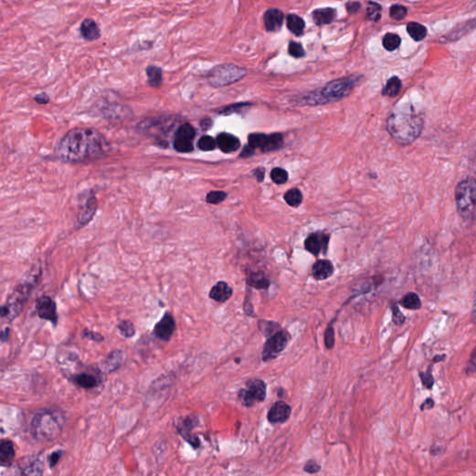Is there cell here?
<instances>
[{"label": "cell", "mask_w": 476, "mask_h": 476, "mask_svg": "<svg viewBox=\"0 0 476 476\" xmlns=\"http://www.w3.org/2000/svg\"><path fill=\"white\" fill-rule=\"evenodd\" d=\"M109 150V142L99 131L90 127H79L62 137L54 154L62 162L86 163L104 158Z\"/></svg>", "instance_id": "obj_1"}, {"label": "cell", "mask_w": 476, "mask_h": 476, "mask_svg": "<svg viewBox=\"0 0 476 476\" xmlns=\"http://www.w3.org/2000/svg\"><path fill=\"white\" fill-rule=\"evenodd\" d=\"M387 130L397 142L407 145L420 137L423 130V118L409 108L396 111L389 116Z\"/></svg>", "instance_id": "obj_2"}, {"label": "cell", "mask_w": 476, "mask_h": 476, "mask_svg": "<svg viewBox=\"0 0 476 476\" xmlns=\"http://www.w3.org/2000/svg\"><path fill=\"white\" fill-rule=\"evenodd\" d=\"M65 419L62 411L44 408L35 413L30 425V432L35 440L53 442L62 433Z\"/></svg>", "instance_id": "obj_3"}, {"label": "cell", "mask_w": 476, "mask_h": 476, "mask_svg": "<svg viewBox=\"0 0 476 476\" xmlns=\"http://www.w3.org/2000/svg\"><path fill=\"white\" fill-rule=\"evenodd\" d=\"M355 84L356 79L353 77L335 80L328 83L320 90H316L309 93L307 96H303L302 100L305 104L310 106L333 103L349 95L354 88Z\"/></svg>", "instance_id": "obj_4"}, {"label": "cell", "mask_w": 476, "mask_h": 476, "mask_svg": "<svg viewBox=\"0 0 476 476\" xmlns=\"http://www.w3.org/2000/svg\"><path fill=\"white\" fill-rule=\"evenodd\" d=\"M455 200L462 220L476 224V180L468 178L461 181L455 190Z\"/></svg>", "instance_id": "obj_5"}, {"label": "cell", "mask_w": 476, "mask_h": 476, "mask_svg": "<svg viewBox=\"0 0 476 476\" xmlns=\"http://www.w3.org/2000/svg\"><path fill=\"white\" fill-rule=\"evenodd\" d=\"M33 289V285L31 282H24L17 287L10 293L9 298L7 299L6 303L1 307L0 315L1 317L7 318L9 321L14 320L17 318L28 301L30 297V293Z\"/></svg>", "instance_id": "obj_6"}, {"label": "cell", "mask_w": 476, "mask_h": 476, "mask_svg": "<svg viewBox=\"0 0 476 476\" xmlns=\"http://www.w3.org/2000/svg\"><path fill=\"white\" fill-rule=\"evenodd\" d=\"M247 74V70L234 64H222L212 69L208 75L209 83L213 87H223L235 83Z\"/></svg>", "instance_id": "obj_7"}, {"label": "cell", "mask_w": 476, "mask_h": 476, "mask_svg": "<svg viewBox=\"0 0 476 476\" xmlns=\"http://www.w3.org/2000/svg\"><path fill=\"white\" fill-rule=\"evenodd\" d=\"M247 388L241 389L238 393V398L243 406H252L255 403H261L266 398V383L259 379L247 380Z\"/></svg>", "instance_id": "obj_8"}, {"label": "cell", "mask_w": 476, "mask_h": 476, "mask_svg": "<svg viewBox=\"0 0 476 476\" xmlns=\"http://www.w3.org/2000/svg\"><path fill=\"white\" fill-rule=\"evenodd\" d=\"M290 341L291 335L288 331L285 330H279L272 337H270L264 347V361L267 362L276 358L277 355L286 349Z\"/></svg>", "instance_id": "obj_9"}, {"label": "cell", "mask_w": 476, "mask_h": 476, "mask_svg": "<svg viewBox=\"0 0 476 476\" xmlns=\"http://www.w3.org/2000/svg\"><path fill=\"white\" fill-rule=\"evenodd\" d=\"M35 309L39 318L50 321L53 326H57L59 317L55 301L48 295H42L35 300Z\"/></svg>", "instance_id": "obj_10"}, {"label": "cell", "mask_w": 476, "mask_h": 476, "mask_svg": "<svg viewBox=\"0 0 476 476\" xmlns=\"http://www.w3.org/2000/svg\"><path fill=\"white\" fill-rule=\"evenodd\" d=\"M176 330V322L170 313H165L154 326V334L160 341L169 342Z\"/></svg>", "instance_id": "obj_11"}, {"label": "cell", "mask_w": 476, "mask_h": 476, "mask_svg": "<svg viewBox=\"0 0 476 476\" xmlns=\"http://www.w3.org/2000/svg\"><path fill=\"white\" fill-rule=\"evenodd\" d=\"M329 242V236L323 232H317L311 234L307 237L304 242V247L306 250L313 255L318 256L321 251L327 250V246Z\"/></svg>", "instance_id": "obj_12"}, {"label": "cell", "mask_w": 476, "mask_h": 476, "mask_svg": "<svg viewBox=\"0 0 476 476\" xmlns=\"http://www.w3.org/2000/svg\"><path fill=\"white\" fill-rule=\"evenodd\" d=\"M198 422L197 419L194 416H188L185 419H184L180 423L178 424V432L184 437L185 441L188 442L190 445H192L194 448H199L200 441L198 437L193 435L191 432L194 427L197 425Z\"/></svg>", "instance_id": "obj_13"}, {"label": "cell", "mask_w": 476, "mask_h": 476, "mask_svg": "<svg viewBox=\"0 0 476 476\" xmlns=\"http://www.w3.org/2000/svg\"><path fill=\"white\" fill-rule=\"evenodd\" d=\"M291 414V407L284 401H277L271 406L268 412V421L272 424L286 423Z\"/></svg>", "instance_id": "obj_14"}, {"label": "cell", "mask_w": 476, "mask_h": 476, "mask_svg": "<svg viewBox=\"0 0 476 476\" xmlns=\"http://www.w3.org/2000/svg\"><path fill=\"white\" fill-rule=\"evenodd\" d=\"M97 199L95 194L92 193L88 196L86 202L80 209L79 213L78 216V221L80 227L87 225L89 221H91L97 212Z\"/></svg>", "instance_id": "obj_15"}, {"label": "cell", "mask_w": 476, "mask_h": 476, "mask_svg": "<svg viewBox=\"0 0 476 476\" xmlns=\"http://www.w3.org/2000/svg\"><path fill=\"white\" fill-rule=\"evenodd\" d=\"M80 34L85 40L94 41L101 37V30L93 19L87 18L81 23Z\"/></svg>", "instance_id": "obj_16"}, {"label": "cell", "mask_w": 476, "mask_h": 476, "mask_svg": "<svg viewBox=\"0 0 476 476\" xmlns=\"http://www.w3.org/2000/svg\"><path fill=\"white\" fill-rule=\"evenodd\" d=\"M123 352L115 350L109 353L101 363V370L104 373H111L117 370L122 364Z\"/></svg>", "instance_id": "obj_17"}, {"label": "cell", "mask_w": 476, "mask_h": 476, "mask_svg": "<svg viewBox=\"0 0 476 476\" xmlns=\"http://www.w3.org/2000/svg\"><path fill=\"white\" fill-rule=\"evenodd\" d=\"M284 14L277 9H268L264 14V26L267 31L273 32L282 26Z\"/></svg>", "instance_id": "obj_18"}, {"label": "cell", "mask_w": 476, "mask_h": 476, "mask_svg": "<svg viewBox=\"0 0 476 476\" xmlns=\"http://www.w3.org/2000/svg\"><path fill=\"white\" fill-rule=\"evenodd\" d=\"M334 272V267L331 262L327 260H319L313 266V276L317 280H326Z\"/></svg>", "instance_id": "obj_19"}, {"label": "cell", "mask_w": 476, "mask_h": 476, "mask_svg": "<svg viewBox=\"0 0 476 476\" xmlns=\"http://www.w3.org/2000/svg\"><path fill=\"white\" fill-rule=\"evenodd\" d=\"M233 295V290L227 283L218 282L212 287L210 292V298L218 302H225L229 300Z\"/></svg>", "instance_id": "obj_20"}, {"label": "cell", "mask_w": 476, "mask_h": 476, "mask_svg": "<svg viewBox=\"0 0 476 476\" xmlns=\"http://www.w3.org/2000/svg\"><path fill=\"white\" fill-rule=\"evenodd\" d=\"M216 141L217 145L224 153L235 152L240 147V141L238 138L229 133H221L218 135Z\"/></svg>", "instance_id": "obj_21"}, {"label": "cell", "mask_w": 476, "mask_h": 476, "mask_svg": "<svg viewBox=\"0 0 476 476\" xmlns=\"http://www.w3.org/2000/svg\"><path fill=\"white\" fill-rule=\"evenodd\" d=\"M15 458L14 445L10 440H2L0 443V462L2 466H9Z\"/></svg>", "instance_id": "obj_22"}, {"label": "cell", "mask_w": 476, "mask_h": 476, "mask_svg": "<svg viewBox=\"0 0 476 476\" xmlns=\"http://www.w3.org/2000/svg\"><path fill=\"white\" fill-rule=\"evenodd\" d=\"M73 382L83 389H93L97 387L99 380L97 378L89 373L82 372L76 374L72 377Z\"/></svg>", "instance_id": "obj_23"}, {"label": "cell", "mask_w": 476, "mask_h": 476, "mask_svg": "<svg viewBox=\"0 0 476 476\" xmlns=\"http://www.w3.org/2000/svg\"><path fill=\"white\" fill-rule=\"evenodd\" d=\"M247 281L250 287L257 290H267L271 284L264 272L247 273Z\"/></svg>", "instance_id": "obj_24"}, {"label": "cell", "mask_w": 476, "mask_h": 476, "mask_svg": "<svg viewBox=\"0 0 476 476\" xmlns=\"http://www.w3.org/2000/svg\"><path fill=\"white\" fill-rule=\"evenodd\" d=\"M335 17L336 10L334 9H331V8L316 9L313 12L314 22L317 26L328 25L335 19Z\"/></svg>", "instance_id": "obj_25"}, {"label": "cell", "mask_w": 476, "mask_h": 476, "mask_svg": "<svg viewBox=\"0 0 476 476\" xmlns=\"http://www.w3.org/2000/svg\"><path fill=\"white\" fill-rule=\"evenodd\" d=\"M147 82L152 88H159L163 81V72L162 69L157 65H149L146 68Z\"/></svg>", "instance_id": "obj_26"}, {"label": "cell", "mask_w": 476, "mask_h": 476, "mask_svg": "<svg viewBox=\"0 0 476 476\" xmlns=\"http://www.w3.org/2000/svg\"><path fill=\"white\" fill-rule=\"evenodd\" d=\"M269 142L270 136H267L264 133H253L248 137V145L252 148H261L262 150L269 151Z\"/></svg>", "instance_id": "obj_27"}, {"label": "cell", "mask_w": 476, "mask_h": 476, "mask_svg": "<svg viewBox=\"0 0 476 476\" xmlns=\"http://www.w3.org/2000/svg\"><path fill=\"white\" fill-rule=\"evenodd\" d=\"M287 26L288 28L291 30L294 35H302L304 28H305V23L304 21L299 17L298 15L295 14H290L287 18Z\"/></svg>", "instance_id": "obj_28"}, {"label": "cell", "mask_w": 476, "mask_h": 476, "mask_svg": "<svg viewBox=\"0 0 476 476\" xmlns=\"http://www.w3.org/2000/svg\"><path fill=\"white\" fill-rule=\"evenodd\" d=\"M400 304L402 305V307L407 310H419L423 305L419 295L414 292H409L406 294L400 300Z\"/></svg>", "instance_id": "obj_29"}, {"label": "cell", "mask_w": 476, "mask_h": 476, "mask_svg": "<svg viewBox=\"0 0 476 476\" xmlns=\"http://www.w3.org/2000/svg\"><path fill=\"white\" fill-rule=\"evenodd\" d=\"M408 35H410L416 41H422L427 35V29L419 23H409L406 26Z\"/></svg>", "instance_id": "obj_30"}, {"label": "cell", "mask_w": 476, "mask_h": 476, "mask_svg": "<svg viewBox=\"0 0 476 476\" xmlns=\"http://www.w3.org/2000/svg\"><path fill=\"white\" fill-rule=\"evenodd\" d=\"M44 463L40 459H35L22 472V476H43Z\"/></svg>", "instance_id": "obj_31"}, {"label": "cell", "mask_w": 476, "mask_h": 476, "mask_svg": "<svg viewBox=\"0 0 476 476\" xmlns=\"http://www.w3.org/2000/svg\"><path fill=\"white\" fill-rule=\"evenodd\" d=\"M402 88V82L397 77H393L392 79L387 81L386 86L383 88V95H386L389 97H396L397 94L400 92Z\"/></svg>", "instance_id": "obj_32"}, {"label": "cell", "mask_w": 476, "mask_h": 476, "mask_svg": "<svg viewBox=\"0 0 476 476\" xmlns=\"http://www.w3.org/2000/svg\"><path fill=\"white\" fill-rule=\"evenodd\" d=\"M117 329L119 330L120 335L125 339H131L136 334L135 326L130 320H122L117 324Z\"/></svg>", "instance_id": "obj_33"}, {"label": "cell", "mask_w": 476, "mask_h": 476, "mask_svg": "<svg viewBox=\"0 0 476 476\" xmlns=\"http://www.w3.org/2000/svg\"><path fill=\"white\" fill-rule=\"evenodd\" d=\"M285 200L291 207L297 208L302 202V194L299 189L293 188L286 193Z\"/></svg>", "instance_id": "obj_34"}, {"label": "cell", "mask_w": 476, "mask_h": 476, "mask_svg": "<svg viewBox=\"0 0 476 476\" xmlns=\"http://www.w3.org/2000/svg\"><path fill=\"white\" fill-rule=\"evenodd\" d=\"M382 44L387 51L393 52L399 48V46L401 44V38L398 35L389 33L383 37Z\"/></svg>", "instance_id": "obj_35"}, {"label": "cell", "mask_w": 476, "mask_h": 476, "mask_svg": "<svg viewBox=\"0 0 476 476\" xmlns=\"http://www.w3.org/2000/svg\"><path fill=\"white\" fill-rule=\"evenodd\" d=\"M194 136H195V130H194V127L190 124L185 123L183 124L181 127H179V129L177 130L175 137L192 141L194 139Z\"/></svg>", "instance_id": "obj_36"}, {"label": "cell", "mask_w": 476, "mask_h": 476, "mask_svg": "<svg viewBox=\"0 0 476 476\" xmlns=\"http://www.w3.org/2000/svg\"><path fill=\"white\" fill-rule=\"evenodd\" d=\"M173 147L177 152L184 153V154L190 153V152L194 150V145H193L192 141L183 139V138H177V137H175L174 141H173Z\"/></svg>", "instance_id": "obj_37"}, {"label": "cell", "mask_w": 476, "mask_h": 476, "mask_svg": "<svg viewBox=\"0 0 476 476\" xmlns=\"http://www.w3.org/2000/svg\"><path fill=\"white\" fill-rule=\"evenodd\" d=\"M381 17V7L378 3L370 2L367 8V18L373 22H378Z\"/></svg>", "instance_id": "obj_38"}, {"label": "cell", "mask_w": 476, "mask_h": 476, "mask_svg": "<svg viewBox=\"0 0 476 476\" xmlns=\"http://www.w3.org/2000/svg\"><path fill=\"white\" fill-rule=\"evenodd\" d=\"M271 178L273 183L276 185H284L289 179L288 172L281 168H273L271 173Z\"/></svg>", "instance_id": "obj_39"}, {"label": "cell", "mask_w": 476, "mask_h": 476, "mask_svg": "<svg viewBox=\"0 0 476 476\" xmlns=\"http://www.w3.org/2000/svg\"><path fill=\"white\" fill-rule=\"evenodd\" d=\"M226 197H227V194L222 191H212L207 194L206 201L209 204L217 205L224 201Z\"/></svg>", "instance_id": "obj_40"}, {"label": "cell", "mask_w": 476, "mask_h": 476, "mask_svg": "<svg viewBox=\"0 0 476 476\" xmlns=\"http://www.w3.org/2000/svg\"><path fill=\"white\" fill-rule=\"evenodd\" d=\"M197 145H198V148L200 150L208 152V151H212L215 149V147L217 145V141H215L211 136H203L198 141Z\"/></svg>", "instance_id": "obj_41"}, {"label": "cell", "mask_w": 476, "mask_h": 476, "mask_svg": "<svg viewBox=\"0 0 476 476\" xmlns=\"http://www.w3.org/2000/svg\"><path fill=\"white\" fill-rule=\"evenodd\" d=\"M407 14V9L402 5H393L390 9V16L394 20L400 21L406 17Z\"/></svg>", "instance_id": "obj_42"}, {"label": "cell", "mask_w": 476, "mask_h": 476, "mask_svg": "<svg viewBox=\"0 0 476 476\" xmlns=\"http://www.w3.org/2000/svg\"><path fill=\"white\" fill-rule=\"evenodd\" d=\"M432 366H430L428 370L426 372H420V378L422 379V382L423 384L424 387L428 390H431L434 384V379L432 377Z\"/></svg>", "instance_id": "obj_43"}, {"label": "cell", "mask_w": 476, "mask_h": 476, "mask_svg": "<svg viewBox=\"0 0 476 476\" xmlns=\"http://www.w3.org/2000/svg\"><path fill=\"white\" fill-rule=\"evenodd\" d=\"M260 326L263 329L264 334L266 337H270V336L272 337L273 334H275L277 331L280 330V326H278L276 323H273V322H264V324H263V322L261 321Z\"/></svg>", "instance_id": "obj_44"}, {"label": "cell", "mask_w": 476, "mask_h": 476, "mask_svg": "<svg viewBox=\"0 0 476 476\" xmlns=\"http://www.w3.org/2000/svg\"><path fill=\"white\" fill-rule=\"evenodd\" d=\"M392 313H393V321H394V323L397 326H402L405 323V321H406V317H404V315L402 314V312L399 310L397 304H393L392 305Z\"/></svg>", "instance_id": "obj_45"}, {"label": "cell", "mask_w": 476, "mask_h": 476, "mask_svg": "<svg viewBox=\"0 0 476 476\" xmlns=\"http://www.w3.org/2000/svg\"><path fill=\"white\" fill-rule=\"evenodd\" d=\"M82 337L85 338V339H88L89 341H92L94 343H103L105 341V337L98 333V332H94L93 330H89V329H84L83 332H82Z\"/></svg>", "instance_id": "obj_46"}, {"label": "cell", "mask_w": 476, "mask_h": 476, "mask_svg": "<svg viewBox=\"0 0 476 476\" xmlns=\"http://www.w3.org/2000/svg\"><path fill=\"white\" fill-rule=\"evenodd\" d=\"M289 52H290L291 56H293L295 58H301L305 54L302 46L300 43H297V42H291L290 43Z\"/></svg>", "instance_id": "obj_47"}, {"label": "cell", "mask_w": 476, "mask_h": 476, "mask_svg": "<svg viewBox=\"0 0 476 476\" xmlns=\"http://www.w3.org/2000/svg\"><path fill=\"white\" fill-rule=\"evenodd\" d=\"M465 371L467 375H472L476 372V346L470 355V358L468 360L467 365L465 368Z\"/></svg>", "instance_id": "obj_48"}, {"label": "cell", "mask_w": 476, "mask_h": 476, "mask_svg": "<svg viewBox=\"0 0 476 476\" xmlns=\"http://www.w3.org/2000/svg\"><path fill=\"white\" fill-rule=\"evenodd\" d=\"M335 343V337H334V329L329 326L325 332V344L327 349H332Z\"/></svg>", "instance_id": "obj_49"}, {"label": "cell", "mask_w": 476, "mask_h": 476, "mask_svg": "<svg viewBox=\"0 0 476 476\" xmlns=\"http://www.w3.org/2000/svg\"><path fill=\"white\" fill-rule=\"evenodd\" d=\"M303 470H304V472H306L308 474L314 475V474H317L318 472H320L321 466L315 460H309V461H307V463L305 464Z\"/></svg>", "instance_id": "obj_50"}, {"label": "cell", "mask_w": 476, "mask_h": 476, "mask_svg": "<svg viewBox=\"0 0 476 476\" xmlns=\"http://www.w3.org/2000/svg\"><path fill=\"white\" fill-rule=\"evenodd\" d=\"M62 450H57V451H54L53 452L49 458H48V460H49V464H50V467L53 469V467H55L57 465V463L60 461V459L62 458Z\"/></svg>", "instance_id": "obj_51"}, {"label": "cell", "mask_w": 476, "mask_h": 476, "mask_svg": "<svg viewBox=\"0 0 476 476\" xmlns=\"http://www.w3.org/2000/svg\"><path fill=\"white\" fill-rule=\"evenodd\" d=\"M34 101L39 105H47V104L50 103V97L48 96L47 93L41 92V93L35 95L34 97Z\"/></svg>", "instance_id": "obj_52"}, {"label": "cell", "mask_w": 476, "mask_h": 476, "mask_svg": "<svg viewBox=\"0 0 476 476\" xmlns=\"http://www.w3.org/2000/svg\"><path fill=\"white\" fill-rule=\"evenodd\" d=\"M346 8L350 13H355L358 9H360V3L358 2H349L346 5Z\"/></svg>", "instance_id": "obj_53"}, {"label": "cell", "mask_w": 476, "mask_h": 476, "mask_svg": "<svg viewBox=\"0 0 476 476\" xmlns=\"http://www.w3.org/2000/svg\"><path fill=\"white\" fill-rule=\"evenodd\" d=\"M254 175H255L256 179L259 181V182H263V180L264 179V168H257L254 171H253Z\"/></svg>", "instance_id": "obj_54"}, {"label": "cell", "mask_w": 476, "mask_h": 476, "mask_svg": "<svg viewBox=\"0 0 476 476\" xmlns=\"http://www.w3.org/2000/svg\"><path fill=\"white\" fill-rule=\"evenodd\" d=\"M254 150H255V149H254V148H252V147H251V146H249V145H248V146H245L244 150H243V152L241 153V155H240V156H241V158H247V157H250L251 155H253V154H254Z\"/></svg>", "instance_id": "obj_55"}, {"label": "cell", "mask_w": 476, "mask_h": 476, "mask_svg": "<svg viewBox=\"0 0 476 476\" xmlns=\"http://www.w3.org/2000/svg\"><path fill=\"white\" fill-rule=\"evenodd\" d=\"M433 406H434V402H433V400L431 399V398H428V399H427V400L424 402L423 404L422 405L421 408H422V410H426V409H431V408L433 407Z\"/></svg>", "instance_id": "obj_56"}, {"label": "cell", "mask_w": 476, "mask_h": 476, "mask_svg": "<svg viewBox=\"0 0 476 476\" xmlns=\"http://www.w3.org/2000/svg\"><path fill=\"white\" fill-rule=\"evenodd\" d=\"M9 331H10V329H9V327H6V328L2 329L1 336H0L2 343H5V342H7L9 340Z\"/></svg>", "instance_id": "obj_57"}, {"label": "cell", "mask_w": 476, "mask_h": 476, "mask_svg": "<svg viewBox=\"0 0 476 476\" xmlns=\"http://www.w3.org/2000/svg\"><path fill=\"white\" fill-rule=\"evenodd\" d=\"M472 321L476 324V291L475 294V299L473 302V310H472Z\"/></svg>", "instance_id": "obj_58"}, {"label": "cell", "mask_w": 476, "mask_h": 476, "mask_svg": "<svg viewBox=\"0 0 476 476\" xmlns=\"http://www.w3.org/2000/svg\"><path fill=\"white\" fill-rule=\"evenodd\" d=\"M446 358V354H439V355H435L432 359V363H438V362L444 361V359Z\"/></svg>", "instance_id": "obj_59"}]
</instances>
